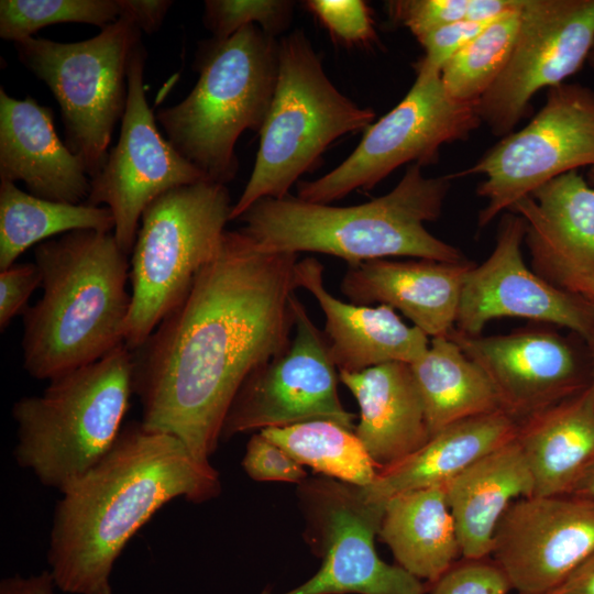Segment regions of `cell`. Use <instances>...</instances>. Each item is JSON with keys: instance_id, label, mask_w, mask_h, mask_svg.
Returning <instances> with one entry per match:
<instances>
[{"instance_id": "obj_1", "label": "cell", "mask_w": 594, "mask_h": 594, "mask_svg": "<svg viewBox=\"0 0 594 594\" xmlns=\"http://www.w3.org/2000/svg\"><path fill=\"white\" fill-rule=\"evenodd\" d=\"M297 256L226 230L185 300L132 351L133 393L146 428L176 437L210 463L244 380L290 343Z\"/></svg>"}, {"instance_id": "obj_2", "label": "cell", "mask_w": 594, "mask_h": 594, "mask_svg": "<svg viewBox=\"0 0 594 594\" xmlns=\"http://www.w3.org/2000/svg\"><path fill=\"white\" fill-rule=\"evenodd\" d=\"M219 492L218 472L179 439L129 422L55 507L47 561L56 587L96 593L109 583L129 540L161 507L178 497L201 503Z\"/></svg>"}, {"instance_id": "obj_3", "label": "cell", "mask_w": 594, "mask_h": 594, "mask_svg": "<svg viewBox=\"0 0 594 594\" xmlns=\"http://www.w3.org/2000/svg\"><path fill=\"white\" fill-rule=\"evenodd\" d=\"M34 257L43 294L23 312L30 376L50 381L124 343L130 264L113 232H68L37 244Z\"/></svg>"}, {"instance_id": "obj_4", "label": "cell", "mask_w": 594, "mask_h": 594, "mask_svg": "<svg viewBox=\"0 0 594 594\" xmlns=\"http://www.w3.org/2000/svg\"><path fill=\"white\" fill-rule=\"evenodd\" d=\"M450 174L428 177L410 164L387 194L367 202L337 207L297 196L263 198L238 220L257 245L268 252H314L344 260L348 265L391 257L465 261L455 246L430 233L451 188Z\"/></svg>"}, {"instance_id": "obj_5", "label": "cell", "mask_w": 594, "mask_h": 594, "mask_svg": "<svg viewBox=\"0 0 594 594\" xmlns=\"http://www.w3.org/2000/svg\"><path fill=\"white\" fill-rule=\"evenodd\" d=\"M191 91L157 111L170 144L209 180L227 185L239 168L235 145L245 130L260 132L273 100L278 38L257 25L201 42Z\"/></svg>"}, {"instance_id": "obj_6", "label": "cell", "mask_w": 594, "mask_h": 594, "mask_svg": "<svg viewBox=\"0 0 594 594\" xmlns=\"http://www.w3.org/2000/svg\"><path fill=\"white\" fill-rule=\"evenodd\" d=\"M132 393L133 353L124 343L50 380L41 395L13 405L18 464L63 493L113 446Z\"/></svg>"}, {"instance_id": "obj_7", "label": "cell", "mask_w": 594, "mask_h": 594, "mask_svg": "<svg viewBox=\"0 0 594 594\" xmlns=\"http://www.w3.org/2000/svg\"><path fill=\"white\" fill-rule=\"evenodd\" d=\"M329 79L320 56L302 30L278 38L276 87L251 176L230 220L263 198H283L322 154L342 136L365 130L375 120Z\"/></svg>"}, {"instance_id": "obj_8", "label": "cell", "mask_w": 594, "mask_h": 594, "mask_svg": "<svg viewBox=\"0 0 594 594\" xmlns=\"http://www.w3.org/2000/svg\"><path fill=\"white\" fill-rule=\"evenodd\" d=\"M227 185L176 187L144 210L130 263L131 304L123 326L134 351L190 293L217 254L232 210Z\"/></svg>"}, {"instance_id": "obj_9", "label": "cell", "mask_w": 594, "mask_h": 594, "mask_svg": "<svg viewBox=\"0 0 594 594\" xmlns=\"http://www.w3.org/2000/svg\"><path fill=\"white\" fill-rule=\"evenodd\" d=\"M141 31L119 18L88 40L61 43L29 37L14 43L19 59L57 100L68 148L90 178L108 157L113 129L128 97V69Z\"/></svg>"}, {"instance_id": "obj_10", "label": "cell", "mask_w": 594, "mask_h": 594, "mask_svg": "<svg viewBox=\"0 0 594 594\" xmlns=\"http://www.w3.org/2000/svg\"><path fill=\"white\" fill-rule=\"evenodd\" d=\"M406 96L365 129L353 152L337 167L314 180L297 183L301 200L326 204L358 189L370 190L404 164H437L446 144L465 141L481 127L477 102L453 100L441 72L421 57Z\"/></svg>"}, {"instance_id": "obj_11", "label": "cell", "mask_w": 594, "mask_h": 594, "mask_svg": "<svg viewBox=\"0 0 594 594\" xmlns=\"http://www.w3.org/2000/svg\"><path fill=\"white\" fill-rule=\"evenodd\" d=\"M584 166L594 167V90L563 82L547 90L544 105L528 124L450 175L485 176L476 187L486 200L477 218L484 228L543 184Z\"/></svg>"}, {"instance_id": "obj_12", "label": "cell", "mask_w": 594, "mask_h": 594, "mask_svg": "<svg viewBox=\"0 0 594 594\" xmlns=\"http://www.w3.org/2000/svg\"><path fill=\"white\" fill-rule=\"evenodd\" d=\"M298 494L306 539L322 562L314 576L282 594L426 593L421 580L398 564L384 562L376 552L383 504L366 502L360 486L327 476L306 479Z\"/></svg>"}, {"instance_id": "obj_13", "label": "cell", "mask_w": 594, "mask_h": 594, "mask_svg": "<svg viewBox=\"0 0 594 594\" xmlns=\"http://www.w3.org/2000/svg\"><path fill=\"white\" fill-rule=\"evenodd\" d=\"M294 331L288 348L255 369L237 392L221 439L238 433L329 420L352 430L355 416L338 394L339 371L329 343L294 293Z\"/></svg>"}, {"instance_id": "obj_14", "label": "cell", "mask_w": 594, "mask_h": 594, "mask_svg": "<svg viewBox=\"0 0 594 594\" xmlns=\"http://www.w3.org/2000/svg\"><path fill=\"white\" fill-rule=\"evenodd\" d=\"M516 41L496 81L477 102L495 136L512 133L534 96L578 73L594 45V0H524Z\"/></svg>"}, {"instance_id": "obj_15", "label": "cell", "mask_w": 594, "mask_h": 594, "mask_svg": "<svg viewBox=\"0 0 594 594\" xmlns=\"http://www.w3.org/2000/svg\"><path fill=\"white\" fill-rule=\"evenodd\" d=\"M144 62L140 43L129 64L119 141L100 172L90 178L86 200L110 209L114 237L127 255L132 253L141 217L152 201L176 187L208 179L158 131L145 95Z\"/></svg>"}, {"instance_id": "obj_16", "label": "cell", "mask_w": 594, "mask_h": 594, "mask_svg": "<svg viewBox=\"0 0 594 594\" xmlns=\"http://www.w3.org/2000/svg\"><path fill=\"white\" fill-rule=\"evenodd\" d=\"M525 234L521 216L503 213L492 253L464 277L455 329L479 336L494 319L524 318L566 328L587 344L594 339V305L527 266L521 250Z\"/></svg>"}, {"instance_id": "obj_17", "label": "cell", "mask_w": 594, "mask_h": 594, "mask_svg": "<svg viewBox=\"0 0 594 594\" xmlns=\"http://www.w3.org/2000/svg\"><path fill=\"white\" fill-rule=\"evenodd\" d=\"M594 551V502L563 494L516 499L491 557L519 594H550Z\"/></svg>"}, {"instance_id": "obj_18", "label": "cell", "mask_w": 594, "mask_h": 594, "mask_svg": "<svg viewBox=\"0 0 594 594\" xmlns=\"http://www.w3.org/2000/svg\"><path fill=\"white\" fill-rule=\"evenodd\" d=\"M487 376L504 413L518 424L579 393L592 381L591 354L544 330L448 334Z\"/></svg>"}, {"instance_id": "obj_19", "label": "cell", "mask_w": 594, "mask_h": 594, "mask_svg": "<svg viewBox=\"0 0 594 594\" xmlns=\"http://www.w3.org/2000/svg\"><path fill=\"white\" fill-rule=\"evenodd\" d=\"M510 211L525 220L531 268L553 286L592 302L594 187L572 170L543 184Z\"/></svg>"}, {"instance_id": "obj_20", "label": "cell", "mask_w": 594, "mask_h": 594, "mask_svg": "<svg viewBox=\"0 0 594 594\" xmlns=\"http://www.w3.org/2000/svg\"><path fill=\"white\" fill-rule=\"evenodd\" d=\"M473 265L469 260H370L348 265L340 289L352 304L389 306L429 338L446 337L455 328L464 277Z\"/></svg>"}, {"instance_id": "obj_21", "label": "cell", "mask_w": 594, "mask_h": 594, "mask_svg": "<svg viewBox=\"0 0 594 594\" xmlns=\"http://www.w3.org/2000/svg\"><path fill=\"white\" fill-rule=\"evenodd\" d=\"M295 284L308 290L324 314L323 332L339 372H360L388 362L413 364L429 346L430 338L406 324L392 307L344 302L330 294L323 265L315 257L297 261Z\"/></svg>"}, {"instance_id": "obj_22", "label": "cell", "mask_w": 594, "mask_h": 594, "mask_svg": "<svg viewBox=\"0 0 594 594\" xmlns=\"http://www.w3.org/2000/svg\"><path fill=\"white\" fill-rule=\"evenodd\" d=\"M0 180L22 182L38 198L82 204L90 177L57 135L50 108L0 88Z\"/></svg>"}, {"instance_id": "obj_23", "label": "cell", "mask_w": 594, "mask_h": 594, "mask_svg": "<svg viewBox=\"0 0 594 594\" xmlns=\"http://www.w3.org/2000/svg\"><path fill=\"white\" fill-rule=\"evenodd\" d=\"M360 407L355 435L378 471L407 458L429 439L424 403L410 364L388 362L339 372Z\"/></svg>"}, {"instance_id": "obj_24", "label": "cell", "mask_w": 594, "mask_h": 594, "mask_svg": "<svg viewBox=\"0 0 594 594\" xmlns=\"http://www.w3.org/2000/svg\"><path fill=\"white\" fill-rule=\"evenodd\" d=\"M518 422L503 410L454 422L360 487L364 499L385 504L406 492L446 485L471 464L515 439Z\"/></svg>"}, {"instance_id": "obj_25", "label": "cell", "mask_w": 594, "mask_h": 594, "mask_svg": "<svg viewBox=\"0 0 594 594\" xmlns=\"http://www.w3.org/2000/svg\"><path fill=\"white\" fill-rule=\"evenodd\" d=\"M464 559L492 553L497 526L518 498L532 496L534 481L516 437L444 485Z\"/></svg>"}, {"instance_id": "obj_26", "label": "cell", "mask_w": 594, "mask_h": 594, "mask_svg": "<svg viewBox=\"0 0 594 594\" xmlns=\"http://www.w3.org/2000/svg\"><path fill=\"white\" fill-rule=\"evenodd\" d=\"M535 496L570 494L594 463V381L518 424Z\"/></svg>"}, {"instance_id": "obj_27", "label": "cell", "mask_w": 594, "mask_h": 594, "mask_svg": "<svg viewBox=\"0 0 594 594\" xmlns=\"http://www.w3.org/2000/svg\"><path fill=\"white\" fill-rule=\"evenodd\" d=\"M378 536L399 566L430 583L462 556L444 485L389 498L384 504Z\"/></svg>"}, {"instance_id": "obj_28", "label": "cell", "mask_w": 594, "mask_h": 594, "mask_svg": "<svg viewBox=\"0 0 594 594\" xmlns=\"http://www.w3.org/2000/svg\"><path fill=\"white\" fill-rule=\"evenodd\" d=\"M410 369L430 437L460 420L502 410L487 376L448 336L430 338L427 351Z\"/></svg>"}, {"instance_id": "obj_29", "label": "cell", "mask_w": 594, "mask_h": 594, "mask_svg": "<svg viewBox=\"0 0 594 594\" xmlns=\"http://www.w3.org/2000/svg\"><path fill=\"white\" fill-rule=\"evenodd\" d=\"M79 230L113 232V215L103 206L38 198L0 180V271L35 243Z\"/></svg>"}, {"instance_id": "obj_30", "label": "cell", "mask_w": 594, "mask_h": 594, "mask_svg": "<svg viewBox=\"0 0 594 594\" xmlns=\"http://www.w3.org/2000/svg\"><path fill=\"white\" fill-rule=\"evenodd\" d=\"M299 464L317 473L364 487L378 469L355 432L329 420H312L260 431Z\"/></svg>"}, {"instance_id": "obj_31", "label": "cell", "mask_w": 594, "mask_h": 594, "mask_svg": "<svg viewBox=\"0 0 594 594\" xmlns=\"http://www.w3.org/2000/svg\"><path fill=\"white\" fill-rule=\"evenodd\" d=\"M520 8L491 22L443 65L441 80L453 100L476 103L496 81L516 41Z\"/></svg>"}, {"instance_id": "obj_32", "label": "cell", "mask_w": 594, "mask_h": 594, "mask_svg": "<svg viewBox=\"0 0 594 594\" xmlns=\"http://www.w3.org/2000/svg\"><path fill=\"white\" fill-rule=\"evenodd\" d=\"M119 15L118 0H1L0 36L15 43L59 23H86L102 30Z\"/></svg>"}, {"instance_id": "obj_33", "label": "cell", "mask_w": 594, "mask_h": 594, "mask_svg": "<svg viewBox=\"0 0 594 594\" xmlns=\"http://www.w3.org/2000/svg\"><path fill=\"white\" fill-rule=\"evenodd\" d=\"M204 24L212 37L224 40L245 26L257 25L277 38L292 23L295 2L289 0H207Z\"/></svg>"}, {"instance_id": "obj_34", "label": "cell", "mask_w": 594, "mask_h": 594, "mask_svg": "<svg viewBox=\"0 0 594 594\" xmlns=\"http://www.w3.org/2000/svg\"><path fill=\"white\" fill-rule=\"evenodd\" d=\"M304 6L333 40L344 45L366 46L378 40L370 7L363 0H307Z\"/></svg>"}, {"instance_id": "obj_35", "label": "cell", "mask_w": 594, "mask_h": 594, "mask_svg": "<svg viewBox=\"0 0 594 594\" xmlns=\"http://www.w3.org/2000/svg\"><path fill=\"white\" fill-rule=\"evenodd\" d=\"M472 0H389L384 3L389 21L418 38L441 26L469 21Z\"/></svg>"}, {"instance_id": "obj_36", "label": "cell", "mask_w": 594, "mask_h": 594, "mask_svg": "<svg viewBox=\"0 0 594 594\" xmlns=\"http://www.w3.org/2000/svg\"><path fill=\"white\" fill-rule=\"evenodd\" d=\"M430 594H508L512 584L488 558L453 563L436 582Z\"/></svg>"}, {"instance_id": "obj_37", "label": "cell", "mask_w": 594, "mask_h": 594, "mask_svg": "<svg viewBox=\"0 0 594 594\" xmlns=\"http://www.w3.org/2000/svg\"><path fill=\"white\" fill-rule=\"evenodd\" d=\"M245 473L253 480L302 483L307 472L289 453L266 439L260 431L246 444L242 461Z\"/></svg>"}, {"instance_id": "obj_38", "label": "cell", "mask_w": 594, "mask_h": 594, "mask_svg": "<svg viewBox=\"0 0 594 594\" xmlns=\"http://www.w3.org/2000/svg\"><path fill=\"white\" fill-rule=\"evenodd\" d=\"M42 277L35 263H14L0 271V330L23 314L33 292L41 286Z\"/></svg>"}, {"instance_id": "obj_39", "label": "cell", "mask_w": 594, "mask_h": 594, "mask_svg": "<svg viewBox=\"0 0 594 594\" xmlns=\"http://www.w3.org/2000/svg\"><path fill=\"white\" fill-rule=\"evenodd\" d=\"M488 24L464 20L441 26L416 38L425 52L421 58L441 72L443 65Z\"/></svg>"}, {"instance_id": "obj_40", "label": "cell", "mask_w": 594, "mask_h": 594, "mask_svg": "<svg viewBox=\"0 0 594 594\" xmlns=\"http://www.w3.org/2000/svg\"><path fill=\"white\" fill-rule=\"evenodd\" d=\"M120 15L131 20L139 30L148 34L156 32L173 6L170 0H118Z\"/></svg>"}, {"instance_id": "obj_41", "label": "cell", "mask_w": 594, "mask_h": 594, "mask_svg": "<svg viewBox=\"0 0 594 594\" xmlns=\"http://www.w3.org/2000/svg\"><path fill=\"white\" fill-rule=\"evenodd\" d=\"M56 586L51 571H43L36 575H13L0 582V594H54Z\"/></svg>"}, {"instance_id": "obj_42", "label": "cell", "mask_w": 594, "mask_h": 594, "mask_svg": "<svg viewBox=\"0 0 594 594\" xmlns=\"http://www.w3.org/2000/svg\"><path fill=\"white\" fill-rule=\"evenodd\" d=\"M550 594H594V551Z\"/></svg>"}, {"instance_id": "obj_43", "label": "cell", "mask_w": 594, "mask_h": 594, "mask_svg": "<svg viewBox=\"0 0 594 594\" xmlns=\"http://www.w3.org/2000/svg\"><path fill=\"white\" fill-rule=\"evenodd\" d=\"M570 494L580 495L594 502V463L579 480Z\"/></svg>"}, {"instance_id": "obj_44", "label": "cell", "mask_w": 594, "mask_h": 594, "mask_svg": "<svg viewBox=\"0 0 594 594\" xmlns=\"http://www.w3.org/2000/svg\"><path fill=\"white\" fill-rule=\"evenodd\" d=\"M586 345H587L590 354H591L592 370H593L592 378L594 381V339L591 342H588Z\"/></svg>"}, {"instance_id": "obj_45", "label": "cell", "mask_w": 594, "mask_h": 594, "mask_svg": "<svg viewBox=\"0 0 594 594\" xmlns=\"http://www.w3.org/2000/svg\"><path fill=\"white\" fill-rule=\"evenodd\" d=\"M586 64L588 65V67L594 72V45L587 56V61H586Z\"/></svg>"}, {"instance_id": "obj_46", "label": "cell", "mask_w": 594, "mask_h": 594, "mask_svg": "<svg viewBox=\"0 0 594 594\" xmlns=\"http://www.w3.org/2000/svg\"><path fill=\"white\" fill-rule=\"evenodd\" d=\"M94 594H112L110 583L106 584L105 586H102L99 591H97Z\"/></svg>"}, {"instance_id": "obj_47", "label": "cell", "mask_w": 594, "mask_h": 594, "mask_svg": "<svg viewBox=\"0 0 594 594\" xmlns=\"http://www.w3.org/2000/svg\"><path fill=\"white\" fill-rule=\"evenodd\" d=\"M586 180H587V183H588L591 186L594 187V167H591V168L588 169V173H587V175H586Z\"/></svg>"}, {"instance_id": "obj_48", "label": "cell", "mask_w": 594, "mask_h": 594, "mask_svg": "<svg viewBox=\"0 0 594 594\" xmlns=\"http://www.w3.org/2000/svg\"><path fill=\"white\" fill-rule=\"evenodd\" d=\"M592 302H593V305H594V290H593V297H592Z\"/></svg>"}, {"instance_id": "obj_49", "label": "cell", "mask_w": 594, "mask_h": 594, "mask_svg": "<svg viewBox=\"0 0 594 594\" xmlns=\"http://www.w3.org/2000/svg\"><path fill=\"white\" fill-rule=\"evenodd\" d=\"M519 594V593H518Z\"/></svg>"}]
</instances>
